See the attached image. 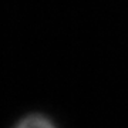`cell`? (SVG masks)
<instances>
[{
	"label": "cell",
	"mask_w": 128,
	"mask_h": 128,
	"mask_svg": "<svg viewBox=\"0 0 128 128\" xmlns=\"http://www.w3.org/2000/svg\"><path fill=\"white\" fill-rule=\"evenodd\" d=\"M14 128H56V125L43 115L33 114L23 118Z\"/></svg>",
	"instance_id": "cell-1"
}]
</instances>
